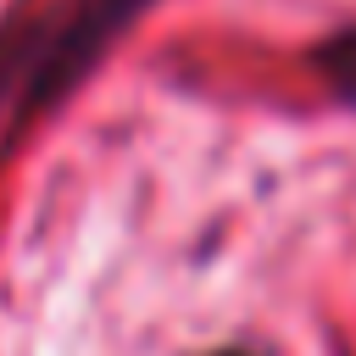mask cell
Segmentation results:
<instances>
[{
	"label": "cell",
	"instance_id": "3",
	"mask_svg": "<svg viewBox=\"0 0 356 356\" xmlns=\"http://www.w3.org/2000/svg\"><path fill=\"white\" fill-rule=\"evenodd\" d=\"M217 356H245V350H217Z\"/></svg>",
	"mask_w": 356,
	"mask_h": 356
},
{
	"label": "cell",
	"instance_id": "1",
	"mask_svg": "<svg viewBox=\"0 0 356 356\" xmlns=\"http://www.w3.org/2000/svg\"><path fill=\"white\" fill-rule=\"evenodd\" d=\"M161 0H33L0 28V111L44 106L72 89Z\"/></svg>",
	"mask_w": 356,
	"mask_h": 356
},
{
	"label": "cell",
	"instance_id": "2",
	"mask_svg": "<svg viewBox=\"0 0 356 356\" xmlns=\"http://www.w3.org/2000/svg\"><path fill=\"white\" fill-rule=\"evenodd\" d=\"M312 61H317L328 95H334L345 111H356V22L339 28V33H328V39L312 50Z\"/></svg>",
	"mask_w": 356,
	"mask_h": 356
}]
</instances>
